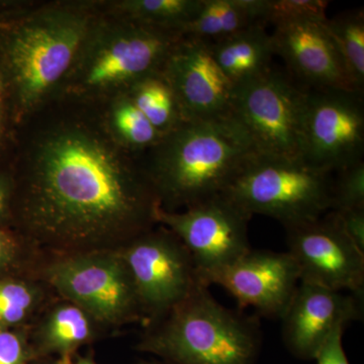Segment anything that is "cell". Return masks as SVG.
Wrapping results in <instances>:
<instances>
[{
  "label": "cell",
  "instance_id": "obj_1",
  "mask_svg": "<svg viewBox=\"0 0 364 364\" xmlns=\"http://www.w3.org/2000/svg\"><path fill=\"white\" fill-rule=\"evenodd\" d=\"M81 122L44 132L28 155L26 217L33 231L85 245L142 229L159 203L123 147Z\"/></svg>",
  "mask_w": 364,
  "mask_h": 364
},
{
  "label": "cell",
  "instance_id": "obj_2",
  "mask_svg": "<svg viewBox=\"0 0 364 364\" xmlns=\"http://www.w3.org/2000/svg\"><path fill=\"white\" fill-rule=\"evenodd\" d=\"M145 173L158 200L189 208L221 196L255 154L247 134L230 114L183 122L151 148Z\"/></svg>",
  "mask_w": 364,
  "mask_h": 364
},
{
  "label": "cell",
  "instance_id": "obj_3",
  "mask_svg": "<svg viewBox=\"0 0 364 364\" xmlns=\"http://www.w3.org/2000/svg\"><path fill=\"white\" fill-rule=\"evenodd\" d=\"M95 21L73 6L38 9L4 38L7 77L21 114L33 111L70 73Z\"/></svg>",
  "mask_w": 364,
  "mask_h": 364
},
{
  "label": "cell",
  "instance_id": "obj_4",
  "mask_svg": "<svg viewBox=\"0 0 364 364\" xmlns=\"http://www.w3.org/2000/svg\"><path fill=\"white\" fill-rule=\"evenodd\" d=\"M168 320L142 344L173 364H255L259 325L221 305L200 284L169 311Z\"/></svg>",
  "mask_w": 364,
  "mask_h": 364
},
{
  "label": "cell",
  "instance_id": "obj_5",
  "mask_svg": "<svg viewBox=\"0 0 364 364\" xmlns=\"http://www.w3.org/2000/svg\"><path fill=\"white\" fill-rule=\"evenodd\" d=\"M183 36L131 18L95 21L68 74L76 93L127 92L148 76L160 73Z\"/></svg>",
  "mask_w": 364,
  "mask_h": 364
},
{
  "label": "cell",
  "instance_id": "obj_6",
  "mask_svg": "<svg viewBox=\"0 0 364 364\" xmlns=\"http://www.w3.org/2000/svg\"><path fill=\"white\" fill-rule=\"evenodd\" d=\"M333 174L304 159L253 154L222 196L249 217L267 215L291 226L330 212Z\"/></svg>",
  "mask_w": 364,
  "mask_h": 364
},
{
  "label": "cell",
  "instance_id": "obj_7",
  "mask_svg": "<svg viewBox=\"0 0 364 364\" xmlns=\"http://www.w3.org/2000/svg\"><path fill=\"white\" fill-rule=\"evenodd\" d=\"M306 90L272 68L235 86L231 114L255 154L304 159Z\"/></svg>",
  "mask_w": 364,
  "mask_h": 364
},
{
  "label": "cell",
  "instance_id": "obj_8",
  "mask_svg": "<svg viewBox=\"0 0 364 364\" xmlns=\"http://www.w3.org/2000/svg\"><path fill=\"white\" fill-rule=\"evenodd\" d=\"M250 218L222 195L183 212H168L159 207L155 215V220L166 225L183 244L205 287L210 277L251 250Z\"/></svg>",
  "mask_w": 364,
  "mask_h": 364
},
{
  "label": "cell",
  "instance_id": "obj_9",
  "mask_svg": "<svg viewBox=\"0 0 364 364\" xmlns=\"http://www.w3.org/2000/svg\"><path fill=\"white\" fill-rule=\"evenodd\" d=\"M306 90L304 160L330 173L363 161V92Z\"/></svg>",
  "mask_w": 364,
  "mask_h": 364
},
{
  "label": "cell",
  "instance_id": "obj_10",
  "mask_svg": "<svg viewBox=\"0 0 364 364\" xmlns=\"http://www.w3.org/2000/svg\"><path fill=\"white\" fill-rule=\"evenodd\" d=\"M289 251L299 279L337 291L363 296L364 252L345 234L332 212L284 227Z\"/></svg>",
  "mask_w": 364,
  "mask_h": 364
},
{
  "label": "cell",
  "instance_id": "obj_11",
  "mask_svg": "<svg viewBox=\"0 0 364 364\" xmlns=\"http://www.w3.org/2000/svg\"><path fill=\"white\" fill-rule=\"evenodd\" d=\"M48 277L60 293L100 322L122 320L140 303L123 258H67L53 265Z\"/></svg>",
  "mask_w": 364,
  "mask_h": 364
},
{
  "label": "cell",
  "instance_id": "obj_12",
  "mask_svg": "<svg viewBox=\"0 0 364 364\" xmlns=\"http://www.w3.org/2000/svg\"><path fill=\"white\" fill-rule=\"evenodd\" d=\"M122 258L139 301L156 313L169 312L203 284L188 251L173 233L141 237Z\"/></svg>",
  "mask_w": 364,
  "mask_h": 364
},
{
  "label": "cell",
  "instance_id": "obj_13",
  "mask_svg": "<svg viewBox=\"0 0 364 364\" xmlns=\"http://www.w3.org/2000/svg\"><path fill=\"white\" fill-rule=\"evenodd\" d=\"M160 73L173 91L184 122L231 114L235 85L215 61L208 41L183 36Z\"/></svg>",
  "mask_w": 364,
  "mask_h": 364
},
{
  "label": "cell",
  "instance_id": "obj_14",
  "mask_svg": "<svg viewBox=\"0 0 364 364\" xmlns=\"http://www.w3.org/2000/svg\"><path fill=\"white\" fill-rule=\"evenodd\" d=\"M299 282L289 252L252 250L208 280L229 291L242 308L252 306L267 317L282 318Z\"/></svg>",
  "mask_w": 364,
  "mask_h": 364
},
{
  "label": "cell",
  "instance_id": "obj_15",
  "mask_svg": "<svg viewBox=\"0 0 364 364\" xmlns=\"http://www.w3.org/2000/svg\"><path fill=\"white\" fill-rule=\"evenodd\" d=\"M363 296L299 282L282 315V336L296 358L315 359L321 346L338 327L359 320Z\"/></svg>",
  "mask_w": 364,
  "mask_h": 364
},
{
  "label": "cell",
  "instance_id": "obj_16",
  "mask_svg": "<svg viewBox=\"0 0 364 364\" xmlns=\"http://www.w3.org/2000/svg\"><path fill=\"white\" fill-rule=\"evenodd\" d=\"M327 18L275 25L274 32L270 35L274 55L282 57L289 70L306 83V88L360 91L349 78L326 28Z\"/></svg>",
  "mask_w": 364,
  "mask_h": 364
},
{
  "label": "cell",
  "instance_id": "obj_17",
  "mask_svg": "<svg viewBox=\"0 0 364 364\" xmlns=\"http://www.w3.org/2000/svg\"><path fill=\"white\" fill-rule=\"evenodd\" d=\"M210 45L215 61L235 86L258 77L272 68L274 50L272 36L263 23Z\"/></svg>",
  "mask_w": 364,
  "mask_h": 364
},
{
  "label": "cell",
  "instance_id": "obj_18",
  "mask_svg": "<svg viewBox=\"0 0 364 364\" xmlns=\"http://www.w3.org/2000/svg\"><path fill=\"white\" fill-rule=\"evenodd\" d=\"M267 0H203L200 11L181 33L217 42L251 26L267 25Z\"/></svg>",
  "mask_w": 364,
  "mask_h": 364
},
{
  "label": "cell",
  "instance_id": "obj_19",
  "mask_svg": "<svg viewBox=\"0 0 364 364\" xmlns=\"http://www.w3.org/2000/svg\"><path fill=\"white\" fill-rule=\"evenodd\" d=\"M126 93L162 136L183 123L173 91L161 73L142 79Z\"/></svg>",
  "mask_w": 364,
  "mask_h": 364
},
{
  "label": "cell",
  "instance_id": "obj_20",
  "mask_svg": "<svg viewBox=\"0 0 364 364\" xmlns=\"http://www.w3.org/2000/svg\"><path fill=\"white\" fill-rule=\"evenodd\" d=\"M203 0H124L114 4L119 16L165 30H181L196 18Z\"/></svg>",
  "mask_w": 364,
  "mask_h": 364
},
{
  "label": "cell",
  "instance_id": "obj_21",
  "mask_svg": "<svg viewBox=\"0 0 364 364\" xmlns=\"http://www.w3.org/2000/svg\"><path fill=\"white\" fill-rule=\"evenodd\" d=\"M326 28L336 46L345 69L358 90L364 87L363 9L343 11L327 18Z\"/></svg>",
  "mask_w": 364,
  "mask_h": 364
},
{
  "label": "cell",
  "instance_id": "obj_22",
  "mask_svg": "<svg viewBox=\"0 0 364 364\" xmlns=\"http://www.w3.org/2000/svg\"><path fill=\"white\" fill-rule=\"evenodd\" d=\"M109 124L114 140L123 148L151 149L162 138L126 92L119 95L112 105Z\"/></svg>",
  "mask_w": 364,
  "mask_h": 364
},
{
  "label": "cell",
  "instance_id": "obj_23",
  "mask_svg": "<svg viewBox=\"0 0 364 364\" xmlns=\"http://www.w3.org/2000/svg\"><path fill=\"white\" fill-rule=\"evenodd\" d=\"M91 326L87 314L77 306H59L43 328L42 339L46 348L68 354L90 339Z\"/></svg>",
  "mask_w": 364,
  "mask_h": 364
},
{
  "label": "cell",
  "instance_id": "obj_24",
  "mask_svg": "<svg viewBox=\"0 0 364 364\" xmlns=\"http://www.w3.org/2000/svg\"><path fill=\"white\" fill-rule=\"evenodd\" d=\"M33 287L21 282H0V331L18 324L30 314L37 301Z\"/></svg>",
  "mask_w": 364,
  "mask_h": 364
},
{
  "label": "cell",
  "instance_id": "obj_25",
  "mask_svg": "<svg viewBox=\"0 0 364 364\" xmlns=\"http://www.w3.org/2000/svg\"><path fill=\"white\" fill-rule=\"evenodd\" d=\"M364 208V161L333 174L330 212Z\"/></svg>",
  "mask_w": 364,
  "mask_h": 364
},
{
  "label": "cell",
  "instance_id": "obj_26",
  "mask_svg": "<svg viewBox=\"0 0 364 364\" xmlns=\"http://www.w3.org/2000/svg\"><path fill=\"white\" fill-rule=\"evenodd\" d=\"M329 2L325 0H267L265 23L279 25L287 21L325 20Z\"/></svg>",
  "mask_w": 364,
  "mask_h": 364
},
{
  "label": "cell",
  "instance_id": "obj_27",
  "mask_svg": "<svg viewBox=\"0 0 364 364\" xmlns=\"http://www.w3.org/2000/svg\"><path fill=\"white\" fill-rule=\"evenodd\" d=\"M350 240L364 252V208L332 212Z\"/></svg>",
  "mask_w": 364,
  "mask_h": 364
},
{
  "label": "cell",
  "instance_id": "obj_28",
  "mask_svg": "<svg viewBox=\"0 0 364 364\" xmlns=\"http://www.w3.org/2000/svg\"><path fill=\"white\" fill-rule=\"evenodd\" d=\"M344 329L337 328L323 343L315 358L318 364H349L342 345Z\"/></svg>",
  "mask_w": 364,
  "mask_h": 364
},
{
  "label": "cell",
  "instance_id": "obj_29",
  "mask_svg": "<svg viewBox=\"0 0 364 364\" xmlns=\"http://www.w3.org/2000/svg\"><path fill=\"white\" fill-rule=\"evenodd\" d=\"M26 360L23 339L16 333L0 331V364H25Z\"/></svg>",
  "mask_w": 364,
  "mask_h": 364
},
{
  "label": "cell",
  "instance_id": "obj_30",
  "mask_svg": "<svg viewBox=\"0 0 364 364\" xmlns=\"http://www.w3.org/2000/svg\"><path fill=\"white\" fill-rule=\"evenodd\" d=\"M14 246L7 235L0 231V267H4L13 258Z\"/></svg>",
  "mask_w": 364,
  "mask_h": 364
},
{
  "label": "cell",
  "instance_id": "obj_31",
  "mask_svg": "<svg viewBox=\"0 0 364 364\" xmlns=\"http://www.w3.org/2000/svg\"><path fill=\"white\" fill-rule=\"evenodd\" d=\"M9 203V186L4 179L0 178V217L6 213Z\"/></svg>",
  "mask_w": 364,
  "mask_h": 364
},
{
  "label": "cell",
  "instance_id": "obj_32",
  "mask_svg": "<svg viewBox=\"0 0 364 364\" xmlns=\"http://www.w3.org/2000/svg\"><path fill=\"white\" fill-rule=\"evenodd\" d=\"M4 134V82L0 75V141Z\"/></svg>",
  "mask_w": 364,
  "mask_h": 364
},
{
  "label": "cell",
  "instance_id": "obj_33",
  "mask_svg": "<svg viewBox=\"0 0 364 364\" xmlns=\"http://www.w3.org/2000/svg\"><path fill=\"white\" fill-rule=\"evenodd\" d=\"M76 364H97V363H93V361L90 360V359L81 358V359H79V360L77 361V363H76Z\"/></svg>",
  "mask_w": 364,
  "mask_h": 364
}]
</instances>
